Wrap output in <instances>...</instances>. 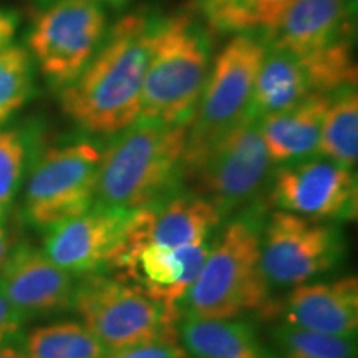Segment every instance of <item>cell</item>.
<instances>
[{
	"label": "cell",
	"instance_id": "9c48e42d",
	"mask_svg": "<svg viewBox=\"0 0 358 358\" xmlns=\"http://www.w3.org/2000/svg\"><path fill=\"white\" fill-rule=\"evenodd\" d=\"M357 71L353 38L301 55L267 47L250 113L262 118L310 95H334L342 88L357 87Z\"/></svg>",
	"mask_w": 358,
	"mask_h": 358
},
{
	"label": "cell",
	"instance_id": "484cf974",
	"mask_svg": "<svg viewBox=\"0 0 358 358\" xmlns=\"http://www.w3.org/2000/svg\"><path fill=\"white\" fill-rule=\"evenodd\" d=\"M30 140L17 128H0V213L7 208L20 189L29 168Z\"/></svg>",
	"mask_w": 358,
	"mask_h": 358
},
{
	"label": "cell",
	"instance_id": "8992f818",
	"mask_svg": "<svg viewBox=\"0 0 358 358\" xmlns=\"http://www.w3.org/2000/svg\"><path fill=\"white\" fill-rule=\"evenodd\" d=\"M266 52L267 43L261 35L237 34L213 58L204 90L187 124L182 173L217 138L252 115L254 87Z\"/></svg>",
	"mask_w": 358,
	"mask_h": 358
},
{
	"label": "cell",
	"instance_id": "603a6c76",
	"mask_svg": "<svg viewBox=\"0 0 358 358\" xmlns=\"http://www.w3.org/2000/svg\"><path fill=\"white\" fill-rule=\"evenodd\" d=\"M22 350L27 358H103L106 348L82 322H53L27 335Z\"/></svg>",
	"mask_w": 358,
	"mask_h": 358
},
{
	"label": "cell",
	"instance_id": "e0dca14e",
	"mask_svg": "<svg viewBox=\"0 0 358 358\" xmlns=\"http://www.w3.org/2000/svg\"><path fill=\"white\" fill-rule=\"evenodd\" d=\"M357 0H292L266 40L268 48L290 53L322 50L353 38Z\"/></svg>",
	"mask_w": 358,
	"mask_h": 358
},
{
	"label": "cell",
	"instance_id": "52a82bcc",
	"mask_svg": "<svg viewBox=\"0 0 358 358\" xmlns=\"http://www.w3.org/2000/svg\"><path fill=\"white\" fill-rule=\"evenodd\" d=\"M182 174L194 185L192 191L211 201L224 219L261 201L272 178V159L257 116L249 115L217 138Z\"/></svg>",
	"mask_w": 358,
	"mask_h": 358
},
{
	"label": "cell",
	"instance_id": "5b68a950",
	"mask_svg": "<svg viewBox=\"0 0 358 358\" xmlns=\"http://www.w3.org/2000/svg\"><path fill=\"white\" fill-rule=\"evenodd\" d=\"M71 307L106 352L179 337L181 315L118 274L96 272L85 277L75 289Z\"/></svg>",
	"mask_w": 358,
	"mask_h": 358
},
{
	"label": "cell",
	"instance_id": "4fadbf2b",
	"mask_svg": "<svg viewBox=\"0 0 358 358\" xmlns=\"http://www.w3.org/2000/svg\"><path fill=\"white\" fill-rule=\"evenodd\" d=\"M209 252V243L181 248L158 244L118 248L108 268L141 287L153 301L181 315L179 303L198 279Z\"/></svg>",
	"mask_w": 358,
	"mask_h": 358
},
{
	"label": "cell",
	"instance_id": "83f0119b",
	"mask_svg": "<svg viewBox=\"0 0 358 358\" xmlns=\"http://www.w3.org/2000/svg\"><path fill=\"white\" fill-rule=\"evenodd\" d=\"M24 322L20 313L12 307V303L8 302V299L0 289V347L8 345L19 337Z\"/></svg>",
	"mask_w": 358,
	"mask_h": 358
},
{
	"label": "cell",
	"instance_id": "d6986e66",
	"mask_svg": "<svg viewBox=\"0 0 358 358\" xmlns=\"http://www.w3.org/2000/svg\"><path fill=\"white\" fill-rule=\"evenodd\" d=\"M332 95H310L289 108L259 118L272 163L285 164L319 155L322 123Z\"/></svg>",
	"mask_w": 358,
	"mask_h": 358
},
{
	"label": "cell",
	"instance_id": "9a60e30c",
	"mask_svg": "<svg viewBox=\"0 0 358 358\" xmlns=\"http://www.w3.org/2000/svg\"><path fill=\"white\" fill-rule=\"evenodd\" d=\"M0 289L22 319L29 320L71 308L77 284L43 249L20 244L0 266Z\"/></svg>",
	"mask_w": 358,
	"mask_h": 358
},
{
	"label": "cell",
	"instance_id": "1f68e13d",
	"mask_svg": "<svg viewBox=\"0 0 358 358\" xmlns=\"http://www.w3.org/2000/svg\"><path fill=\"white\" fill-rule=\"evenodd\" d=\"M92 2L100 3L101 7H111V8H122L127 6L129 0H92Z\"/></svg>",
	"mask_w": 358,
	"mask_h": 358
},
{
	"label": "cell",
	"instance_id": "6da1fadb",
	"mask_svg": "<svg viewBox=\"0 0 358 358\" xmlns=\"http://www.w3.org/2000/svg\"><path fill=\"white\" fill-rule=\"evenodd\" d=\"M155 17L143 10L120 17L82 73L60 90L62 110L85 133L115 136L140 118Z\"/></svg>",
	"mask_w": 358,
	"mask_h": 358
},
{
	"label": "cell",
	"instance_id": "ffe728a7",
	"mask_svg": "<svg viewBox=\"0 0 358 358\" xmlns=\"http://www.w3.org/2000/svg\"><path fill=\"white\" fill-rule=\"evenodd\" d=\"M179 342L194 358H275L249 322L182 317Z\"/></svg>",
	"mask_w": 358,
	"mask_h": 358
},
{
	"label": "cell",
	"instance_id": "2e32d148",
	"mask_svg": "<svg viewBox=\"0 0 358 358\" xmlns=\"http://www.w3.org/2000/svg\"><path fill=\"white\" fill-rule=\"evenodd\" d=\"M222 221V214L211 201L194 191L179 189L168 198L133 211L118 248L141 244L181 248L208 243Z\"/></svg>",
	"mask_w": 358,
	"mask_h": 358
},
{
	"label": "cell",
	"instance_id": "f1b7e54d",
	"mask_svg": "<svg viewBox=\"0 0 358 358\" xmlns=\"http://www.w3.org/2000/svg\"><path fill=\"white\" fill-rule=\"evenodd\" d=\"M17 29H19V17L7 8L0 7V52L13 43Z\"/></svg>",
	"mask_w": 358,
	"mask_h": 358
},
{
	"label": "cell",
	"instance_id": "30bf717a",
	"mask_svg": "<svg viewBox=\"0 0 358 358\" xmlns=\"http://www.w3.org/2000/svg\"><path fill=\"white\" fill-rule=\"evenodd\" d=\"M108 27V13L100 3L55 0L35 17L29 53L48 83L64 90L95 55Z\"/></svg>",
	"mask_w": 358,
	"mask_h": 358
},
{
	"label": "cell",
	"instance_id": "8fae6325",
	"mask_svg": "<svg viewBox=\"0 0 358 358\" xmlns=\"http://www.w3.org/2000/svg\"><path fill=\"white\" fill-rule=\"evenodd\" d=\"M335 224L275 211L262 226L261 267L268 285L292 287L327 274L343 256Z\"/></svg>",
	"mask_w": 358,
	"mask_h": 358
},
{
	"label": "cell",
	"instance_id": "4316f807",
	"mask_svg": "<svg viewBox=\"0 0 358 358\" xmlns=\"http://www.w3.org/2000/svg\"><path fill=\"white\" fill-rule=\"evenodd\" d=\"M103 358H187V353L179 342V337H176L161 338L143 343V345L108 352Z\"/></svg>",
	"mask_w": 358,
	"mask_h": 358
},
{
	"label": "cell",
	"instance_id": "f546056e",
	"mask_svg": "<svg viewBox=\"0 0 358 358\" xmlns=\"http://www.w3.org/2000/svg\"><path fill=\"white\" fill-rule=\"evenodd\" d=\"M8 254V232L6 227V213H0V266Z\"/></svg>",
	"mask_w": 358,
	"mask_h": 358
},
{
	"label": "cell",
	"instance_id": "ba28073f",
	"mask_svg": "<svg viewBox=\"0 0 358 358\" xmlns=\"http://www.w3.org/2000/svg\"><path fill=\"white\" fill-rule=\"evenodd\" d=\"M101 151L98 143L90 138H78L45 150L27 179V221L37 229L47 231L92 208Z\"/></svg>",
	"mask_w": 358,
	"mask_h": 358
},
{
	"label": "cell",
	"instance_id": "5bb4252c",
	"mask_svg": "<svg viewBox=\"0 0 358 358\" xmlns=\"http://www.w3.org/2000/svg\"><path fill=\"white\" fill-rule=\"evenodd\" d=\"M133 213L93 204L87 211L48 227L43 252L71 275L108 268Z\"/></svg>",
	"mask_w": 358,
	"mask_h": 358
},
{
	"label": "cell",
	"instance_id": "7402d4cb",
	"mask_svg": "<svg viewBox=\"0 0 358 358\" xmlns=\"http://www.w3.org/2000/svg\"><path fill=\"white\" fill-rule=\"evenodd\" d=\"M319 156L353 169L358 158V93L347 87L330 96L322 123Z\"/></svg>",
	"mask_w": 358,
	"mask_h": 358
},
{
	"label": "cell",
	"instance_id": "3957f363",
	"mask_svg": "<svg viewBox=\"0 0 358 358\" xmlns=\"http://www.w3.org/2000/svg\"><path fill=\"white\" fill-rule=\"evenodd\" d=\"M211 29L192 10L155 17L140 118L189 124L213 64Z\"/></svg>",
	"mask_w": 358,
	"mask_h": 358
},
{
	"label": "cell",
	"instance_id": "ac0fdd59",
	"mask_svg": "<svg viewBox=\"0 0 358 358\" xmlns=\"http://www.w3.org/2000/svg\"><path fill=\"white\" fill-rule=\"evenodd\" d=\"M279 308L285 325L310 332L355 337L358 329V280L355 275L301 284Z\"/></svg>",
	"mask_w": 358,
	"mask_h": 358
},
{
	"label": "cell",
	"instance_id": "44dd1931",
	"mask_svg": "<svg viewBox=\"0 0 358 358\" xmlns=\"http://www.w3.org/2000/svg\"><path fill=\"white\" fill-rule=\"evenodd\" d=\"M292 0H196L206 25L221 34H256L267 37Z\"/></svg>",
	"mask_w": 358,
	"mask_h": 358
},
{
	"label": "cell",
	"instance_id": "7a4b0ae2",
	"mask_svg": "<svg viewBox=\"0 0 358 358\" xmlns=\"http://www.w3.org/2000/svg\"><path fill=\"white\" fill-rule=\"evenodd\" d=\"M187 124L138 118L101 151L95 203L133 213L181 189Z\"/></svg>",
	"mask_w": 358,
	"mask_h": 358
},
{
	"label": "cell",
	"instance_id": "4dcf8cb0",
	"mask_svg": "<svg viewBox=\"0 0 358 358\" xmlns=\"http://www.w3.org/2000/svg\"><path fill=\"white\" fill-rule=\"evenodd\" d=\"M0 358H27L24 350L19 347H13L12 343L0 347Z\"/></svg>",
	"mask_w": 358,
	"mask_h": 358
},
{
	"label": "cell",
	"instance_id": "cb8c5ba5",
	"mask_svg": "<svg viewBox=\"0 0 358 358\" xmlns=\"http://www.w3.org/2000/svg\"><path fill=\"white\" fill-rule=\"evenodd\" d=\"M34 93V64L29 50L8 45L0 52V128Z\"/></svg>",
	"mask_w": 358,
	"mask_h": 358
},
{
	"label": "cell",
	"instance_id": "7c38bea8",
	"mask_svg": "<svg viewBox=\"0 0 358 358\" xmlns=\"http://www.w3.org/2000/svg\"><path fill=\"white\" fill-rule=\"evenodd\" d=\"M357 174L324 156L285 163L271 178V203L312 221H350L357 214Z\"/></svg>",
	"mask_w": 358,
	"mask_h": 358
},
{
	"label": "cell",
	"instance_id": "277c9868",
	"mask_svg": "<svg viewBox=\"0 0 358 358\" xmlns=\"http://www.w3.org/2000/svg\"><path fill=\"white\" fill-rule=\"evenodd\" d=\"M261 201L241 211L224 227L203 271L181 303V317L237 319L268 303L271 285L261 267Z\"/></svg>",
	"mask_w": 358,
	"mask_h": 358
},
{
	"label": "cell",
	"instance_id": "d4e9b609",
	"mask_svg": "<svg viewBox=\"0 0 358 358\" xmlns=\"http://www.w3.org/2000/svg\"><path fill=\"white\" fill-rule=\"evenodd\" d=\"M282 358H357L355 337H340L280 325L274 330Z\"/></svg>",
	"mask_w": 358,
	"mask_h": 358
}]
</instances>
